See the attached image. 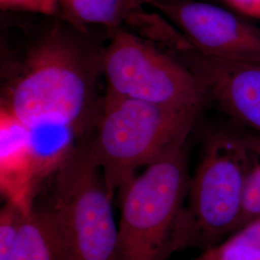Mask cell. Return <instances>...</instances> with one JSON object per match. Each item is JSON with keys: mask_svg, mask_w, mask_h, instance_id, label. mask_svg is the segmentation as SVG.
I'll return each instance as SVG.
<instances>
[{"mask_svg": "<svg viewBox=\"0 0 260 260\" xmlns=\"http://www.w3.org/2000/svg\"><path fill=\"white\" fill-rule=\"evenodd\" d=\"M76 28L50 29L28 49L2 90L0 108L28 129L71 128L88 137L98 120L101 48Z\"/></svg>", "mask_w": 260, "mask_h": 260, "instance_id": "1", "label": "cell"}, {"mask_svg": "<svg viewBox=\"0 0 260 260\" xmlns=\"http://www.w3.org/2000/svg\"><path fill=\"white\" fill-rule=\"evenodd\" d=\"M200 113L181 111L106 91L89 144L112 194L178 144Z\"/></svg>", "mask_w": 260, "mask_h": 260, "instance_id": "2", "label": "cell"}, {"mask_svg": "<svg viewBox=\"0 0 260 260\" xmlns=\"http://www.w3.org/2000/svg\"><path fill=\"white\" fill-rule=\"evenodd\" d=\"M190 179L185 142L169 149L121 188L115 260H165L175 252Z\"/></svg>", "mask_w": 260, "mask_h": 260, "instance_id": "3", "label": "cell"}, {"mask_svg": "<svg viewBox=\"0 0 260 260\" xmlns=\"http://www.w3.org/2000/svg\"><path fill=\"white\" fill-rule=\"evenodd\" d=\"M247 169L245 136L221 130L207 137L177 223L175 251L188 247L205 250L237 231Z\"/></svg>", "mask_w": 260, "mask_h": 260, "instance_id": "4", "label": "cell"}, {"mask_svg": "<svg viewBox=\"0 0 260 260\" xmlns=\"http://www.w3.org/2000/svg\"><path fill=\"white\" fill-rule=\"evenodd\" d=\"M101 70L109 91L181 111L200 113L208 99L192 71L173 52L122 29L109 30Z\"/></svg>", "mask_w": 260, "mask_h": 260, "instance_id": "5", "label": "cell"}, {"mask_svg": "<svg viewBox=\"0 0 260 260\" xmlns=\"http://www.w3.org/2000/svg\"><path fill=\"white\" fill-rule=\"evenodd\" d=\"M52 208L65 242L67 260H115L118 225L112 198L91 151L79 142L56 172Z\"/></svg>", "mask_w": 260, "mask_h": 260, "instance_id": "6", "label": "cell"}, {"mask_svg": "<svg viewBox=\"0 0 260 260\" xmlns=\"http://www.w3.org/2000/svg\"><path fill=\"white\" fill-rule=\"evenodd\" d=\"M206 56L260 65V28L205 0H146Z\"/></svg>", "mask_w": 260, "mask_h": 260, "instance_id": "7", "label": "cell"}, {"mask_svg": "<svg viewBox=\"0 0 260 260\" xmlns=\"http://www.w3.org/2000/svg\"><path fill=\"white\" fill-rule=\"evenodd\" d=\"M173 53L198 77L208 98L260 135V65L213 58L193 47Z\"/></svg>", "mask_w": 260, "mask_h": 260, "instance_id": "8", "label": "cell"}, {"mask_svg": "<svg viewBox=\"0 0 260 260\" xmlns=\"http://www.w3.org/2000/svg\"><path fill=\"white\" fill-rule=\"evenodd\" d=\"M62 19L87 33V26L122 29L170 51L185 45L184 36L158 12H150L146 0H58Z\"/></svg>", "mask_w": 260, "mask_h": 260, "instance_id": "9", "label": "cell"}, {"mask_svg": "<svg viewBox=\"0 0 260 260\" xmlns=\"http://www.w3.org/2000/svg\"><path fill=\"white\" fill-rule=\"evenodd\" d=\"M40 187L37 165L26 126L0 108V190L6 203L30 212Z\"/></svg>", "mask_w": 260, "mask_h": 260, "instance_id": "10", "label": "cell"}, {"mask_svg": "<svg viewBox=\"0 0 260 260\" xmlns=\"http://www.w3.org/2000/svg\"><path fill=\"white\" fill-rule=\"evenodd\" d=\"M9 260H67L65 242L52 207L24 215Z\"/></svg>", "mask_w": 260, "mask_h": 260, "instance_id": "11", "label": "cell"}, {"mask_svg": "<svg viewBox=\"0 0 260 260\" xmlns=\"http://www.w3.org/2000/svg\"><path fill=\"white\" fill-rule=\"evenodd\" d=\"M245 141L248 169L243 210L237 231L245 224L260 218V135L245 136Z\"/></svg>", "mask_w": 260, "mask_h": 260, "instance_id": "12", "label": "cell"}, {"mask_svg": "<svg viewBox=\"0 0 260 260\" xmlns=\"http://www.w3.org/2000/svg\"><path fill=\"white\" fill-rule=\"evenodd\" d=\"M25 213L11 203H5L0 211V260H9Z\"/></svg>", "mask_w": 260, "mask_h": 260, "instance_id": "13", "label": "cell"}, {"mask_svg": "<svg viewBox=\"0 0 260 260\" xmlns=\"http://www.w3.org/2000/svg\"><path fill=\"white\" fill-rule=\"evenodd\" d=\"M191 260H260V249L228 238Z\"/></svg>", "mask_w": 260, "mask_h": 260, "instance_id": "14", "label": "cell"}, {"mask_svg": "<svg viewBox=\"0 0 260 260\" xmlns=\"http://www.w3.org/2000/svg\"><path fill=\"white\" fill-rule=\"evenodd\" d=\"M3 11L26 12L62 19V10L58 0H0Z\"/></svg>", "mask_w": 260, "mask_h": 260, "instance_id": "15", "label": "cell"}, {"mask_svg": "<svg viewBox=\"0 0 260 260\" xmlns=\"http://www.w3.org/2000/svg\"><path fill=\"white\" fill-rule=\"evenodd\" d=\"M228 238L260 249V218L245 224Z\"/></svg>", "mask_w": 260, "mask_h": 260, "instance_id": "16", "label": "cell"}, {"mask_svg": "<svg viewBox=\"0 0 260 260\" xmlns=\"http://www.w3.org/2000/svg\"><path fill=\"white\" fill-rule=\"evenodd\" d=\"M234 12L260 19V0H222Z\"/></svg>", "mask_w": 260, "mask_h": 260, "instance_id": "17", "label": "cell"}, {"mask_svg": "<svg viewBox=\"0 0 260 260\" xmlns=\"http://www.w3.org/2000/svg\"><path fill=\"white\" fill-rule=\"evenodd\" d=\"M205 1H213V0H205Z\"/></svg>", "mask_w": 260, "mask_h": 260, "instance_id": "18", "label": "cell"}]
</instances>
